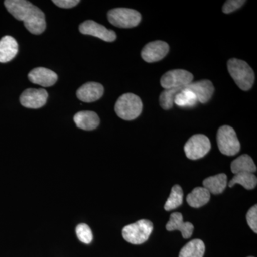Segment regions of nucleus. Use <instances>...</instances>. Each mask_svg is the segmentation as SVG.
I'll return each instance as SVG.
<instances>
[{
	"label": "nucleus",
	"instance_id": "obj_1",
	"mask_svg": "<svg viewBox=\"0 0 257 257\" xmlns=\"http://www.w3.org/2000/svg\"><path fill=\"white\" fill-rule=\"evenodd\" d=\"M5 5L10 14L20 21L24 22L30 33L40 35L46 28L43 12L26 0H6Z\"/></svg>",
	"mask_w": 257,
	"mask_h": 257
},
{
	"label": "nucleus",
	"instance_id": "obj_2",
	"mask_svg": "<svg viewBox=\"0 0 257 257\" xmlns=\"http://www.w3.org/2000/svg\"><path fill=\"white\" fill-rule=\"evenodd\" d=\"M227 68L231 78L241 90L248 91L252 87L255 80L254 72L246 62L231 59L228 61Z\"/></svg>",
	"mask_w": 257,
	"mask_h": 257
},
{
	"label": "nucleus",
	"instance_id": "obj_3",
	"mask_svg": "<svg viewBox=\"0 0 257 257\" xmlns=\"http://www.w3.org/2000/svg\"><path fill=\"white\" fill-rule=\"evenodd\" d=\"M143 101L133 93H126L120 96L115 104V112L121 119L131 121L141 114Z\"/></svg>",
	"mask_w": 257,
	"mask_h": 257
},
{
	"label": "nucleus",
	"instance_id": "obj_4",
	"mask_svg": "<svg viewBox=\"0 0 257 257\" xmlns=\"http://www.w3.org/2000/svg\"><path fill=\"white\" fill-rule=\"evenodd\" d=\"M153 230V224L147 219H141L126 225L122 229V236L127 242L142 244L147 241Z\"/></svg>",
	"mask_w": 257,
	"mask_h": 257
},
{
	"label": "nucleus",
	"instance_id": "obj_5",
	"mask_svg": "<svg viewBox=\"0 0 257 257\" xmlns=\"http://www.w3.org/2000/svg\"><path fill=\"white\" fill-rule=\"evenodd\" d=\"M219 151L226 156H234L240 151L241 145L236 132L231 126L224 125L221 126L216 135Z\"/></svg>",
	"mask_w": 257,
	"mask_h": 257
},
{
	"label": "nucleus",
	"instance_id": "obj_6",
	"mask_svg": "<svg viewBox=\"0 0 257 257\" xmlns=\"http://www.w3.org/2000/svg\"><path fill=\"white\" fill-rule=\"evenodd\" d=\"M108 20L111 25L120 28H132L138 26L142 16L139 12L128 8H115L108 12Z\"/></svg>",
	"mask_w": 257,
	"mask_h": 257
},
{
	"label": "nucleus",
	"instance_id": "obj_7",
	"mask_svg": "<svg viewBox=\"0 0 257 257\" xmlns=\"http://www.w3.org/2000/svg\"><path fill=\"white\" fill-rule=\"evenodd\" d=\"M210 149V140L204 135H193L184 145L186 156L192 160L202 158L207 155Z\"/></svg>",
	"mask_w": 257,
	"mask_h": 257
},
{
	"label": "nucleus",
	"instance_id": "obj_8",
	"mask_svg": "<svg viewBox=\"0 0 257 257\" xmlns=\"http://www.w3.org/2000/svg\"><path fill=\"white\" fill-rule=\"evenodd\" d=\"M194 76L184 69H174L166 72L161 78V86L164 89L185 87L192 82Z\"/></svg>",
	"mask_w": 257,
	"mask_h": 257
},
{
	"label": "nucleus",
	"instance_id": "obj_9",
	"mask_svg": "<svg viewBox=\"0 0 257 257\" xmlns=\"http://www.w3.org/2000/svg\"><path fill=\"white\" fill-rule=\"evenodd\" d=\"M79 31L83 35H92L107 42H114L116 39V33L113 30H108L93 20H87L81 24Z\"/></svg>",
	"mask_w": 257,
	"mask_h": 257
},
{
	"label": "nucleus",
	"instance_id": "obj_10",
	"mask_svg": "<svg viewBox=\"0 0 257 257\" xmlns=\"http://www.w3.org/2000/svg\"><path fill=\"white\" fill-rule=\"evenodd\" d=\"M48 93L44 89L29 88L20 96L22 105L30 109H39L46 104Z\"/></svg>",
	"mask_w": 257,
	"mask_h": 257
},
{
	"label": "nucleus",
	"instance_id": "obj_11",
	"mask_svg": "<svg viewBox=\"0 0 257 257\" xmlns=\"http://www.w3.org/2000/svg\"><path fill=\"white\" fill-rule=\"evenodd\" d=\"M169 51L170 46L168 44L158 40L145 45L142 50L141 55L145 62L152 63L162 60L168 54Z\"/></svg>",
	"mask_w": 257,
	"mask_h": 257
},
{
	"label": "nucleus",
	"instance_id": "obj_12",
	"mask_svg": "<svg viewBox=\"0 0 257 257\" xmlns=\"http://www.w3.org/2000/svg\"><path fill=\"white\" fill-rule=\"evenodd\" d=\"M185 88L191 91L197 97V101L202 104H205L210 100L214 92L212 82L208 79L190 83Z\"/></svg>",
	"mask_w": 257,
	"mask_h": 257
},
{
	"label": "nucleus",
	"instance_id": "obj_13",
	"mask_svg": "<svg viewBox=\"0 0 257 257\" xmlns=\"http://www.w3.org/2000/svg\"><path fill=\"white\" fill-rule=\"evenodd\" d=\"M28 79L33 84L48 87L53 86L57 82L58 76L50 69L45 67H37L29 73Z\"/></svg>",
	"mask_w": 257,
	"mask_h": 257
},
{
	"label": "nucleus",
	"instance_id": "obj_14",
	"mask_svg": "<svg viewBox=\"0 0 257 257\" xmlns=\"http://www.w3.org/2000/svg\"><path fill=\"white\" fill-rule=\"evenodd\" d=\"M104 94V87L97 82H87L77 91V96L84 102H93L100 99Z\"/></svg>",
	"mask_w": 257,
	"mask_h": 257
},
{
	"label": "nucleus",
	"instance_id": "obj_15",
	"mask_svg": "<svg viewBox=\"0 0 257 257\" xmlns=\"http://www.w3.org/2000/svg\"><path fill=\"white\" fill-rule=\"evenodd\" d=\"M166 228L170 231L179 230L184 239L190 238L194 231V225L190 222H184L183 216L179 212L171 214L170 221L167 223Z\"/></svg>",
	"mask_w": 257,
	"mask_h": 257
},
{
	"label": "nucleus",
	"instance_id": "obj_16",
	"mask_svg": "<svg viewBox=\"0 0 257 257\" xmlns=\"http://www.w3.org/2000/svg\"><path fill=\"white\" fill-rule=\"evenodd\" d=\"M74 121L77 127L87 131L94 130L100 122L99 116L92 111H79L74 115Z\"/></svg>",
	"mask_w": 257,
	"mask_h": 257
},
{
	"label": "nucleus",
	"instance_id": "obj_17",
	"mask_svg": "<svg viewBox=\"0 0 257 257\" xmlns=\"http://www.w3.org/2000/svg\"><path fill=\"white\" fill-rule=\"evenodd\" d=\"M18 52V44L11 36H5L0 40V62L6 63L15 58Z\"/></svg>",
	"mask_w": 257,
	"mask_h": 257
},
{
	"label": "nucleus",
	"instance_id": "obj_18",
	"mask_svg": "<svg viewBox=\"0 0 257 257\" xmlns=\"http://www.w3.org/2000/svg\"><path fill=\"white\" fill-rule=\"evenodd\" d=\"M231 170L234 175L240 173L253 174L256 172V166L251 157L243 155L231 162Z\"/></svg>",
	"mask_w": 257,
	"mask_h": 257
},
{
	"label": "nucleus",
	"instance_id": "obj_19",
	"mask_svg": "<svg viewBox=\"0 0 257 257\" xmlns=\"http://www.w3.org/2000/svg\"><path fill=\"white\" fill-rule=\"evenodd\" d=\"M227 184V177L225 174H219L208 177L203 181V186L209 193L219 194L224 192Z\"/></svg>",
	"mask_w": 257,
	"mask_h": 257
},
{
	"label": "nucleus",
	"instance_id": "obj_20",
	"mask_svg": "<svg viewBox=\"0 0 257 257\" xmlns=\"http://www.w3.org/2000/svg\"><path fill=\"white\" fill-rule=\"evenodd\" d=\"M210 199V193L204 187H197L188 194L187 202L193 208H199L205 205Z\"/></svg>",
	"mask_w": 257,
	"mask_h": 257
},
{
	"label": "nucleus",
	"instance_id": "obj_21",
	"mask_svg": "<svg viewBox=\"0 0 257 257\" xmlns=\"http://www.w3.org/2000/svg\"><path fill=\"white\" fill-rule=\"evenodd\" d=\"M205 245L201 239H193L187 243L179 252V257H203Z\"/></svg>",
	"mask_w": 257,
	"mask_h": 257
},
{
	"label": "nucleus",
	"instance_id": "obj_22",
	"mask_svg": "<svg viewBox=\"0 0 257 257\" xmlns=\"http://www.w3.org/2000/svg\"><path fill=\"white\" fill-rule=\"evenodd\" d=\"M236 184H241L246 189H254L257 184L256 177L252 173L236 174L230 181L229 187H234Z\"/></svg>",
	"mask_w": 257,
	"mask_h": 257
},
{
	"label": "nucleus",
	"instance_id": "obj_23",
	"mask_svg": "<svg viewBox=\"0 0 257 257\" xmlns=\"http://www.w3.org/2000/svg\"><path fill=\"white\" fill-rule=\"evenodd\" d=\"M183 197L184 193L182 187L177 184L174 186L171 191L170 197L165 203V210H173L182 205V202H183Z\"/></svg>",
	"mask_w": 257,
	"mask_h": 257
},
{
	"label": "nucleus",
	"instance_id": "obj_24",
	"mask_svg": "<svg viewBox=\"0 0 257 257\" xmlns=\"http://www.w3.org/2000/svg\"><path fill=\"white\" fill-rule=\"evenodd\" d=\"M185 87L173 88L165 89L160 96V103L162 109L168 110L172 108L175 104L176 96Z\"/></svg>",
	"mask_w": 257,
	"mask_h": 257
},
{
	"label": "nucleus",
	"instance_id": "obj_25",
	"mask_svg": "<svg viewBox=\"0 0 257 257\" xmlns=\"http://www.w3.org/2000/svg\"><path fill=\"white\" fill-rule=\"evenodd\" d=\"M197 97L191 91L184 88L176 96L175 104L180 107H192L197 104Z\"/></svg>",
	"mask_w": 257,
	"mask_h": 257
},
{
	"label": "nucleus",
	"instance_id": "obj_26",
	"mask_svg": "<svg viewBox=\"0 0 257 257\" xmlns=\"http://www.w3.org/2000/svg\"><path fill=\"white\" fill-rule=\"evenodd\" d=\"M76 234L79 241L84 243H90L93 239L92 230L86 224H80L76 228Z\"/></svg>",
	"mask_w": 257,
	"mask_h": 257
},
{
	"label": "nucleus",
	"instance_id": "obj_27",
	"mask_svg": "<svg viewBox=\"0 0 257 257\" xmlns=\"http://www.w3.org/2000/svg\"><path fill=\"white\" fill-rule=\"evenodd\" d=\"M246 1L243 0H229L224 3V6L222 8L223 13L225 14H229V13H233L235 10L239 9L241 7H242Z\"/></svg>",
	"mask_w": 257,
	"mask_h": 257
},
{
	"label": "nucleus",
	"instance_id": "obj_28",
	"mask_svg": "<svg viewBox=\"0 0 257 257\" xmlns=\"http://www.w3.org/2000/svg\"><path fill=\"white\" fill-rule=\"evenodd\" d=\"M246 221L251 230L257 233V206L254 205L248 211L246 214Z\"/></svg>",
	"mask_w": 257,
	"mask_h": 257
},
{
	"label": "nucleus",
	"instance_id": "obj_29",
	"mask_svg": "<svg viewBox=\"0 0 257 257\" xmlns=\"http://www.w3.org/2000/svg\"><path fill=\"white\" fill-rule=\"evenodd\" d=\"M52 2L59 8H64V9L74 8L80 3L79 0H54Z\"/></svg>",
	"mask_w": 257,
	"mask_h": 257
},
{
	"label": "nucleus",
	"instance_id": "obj_30",
	"mask_svg": "<svg viewBox=\"0 0 257 257\" xmlns=\"http://www.w3.org/2000/svg\"><path fill=\"white\" fill-rule=\"evenodd\" d=\"M248 257H253V256H248Z\"/></svg>",
	"mask_w": 257,
	"mask_h": 257
}]
</instances>
